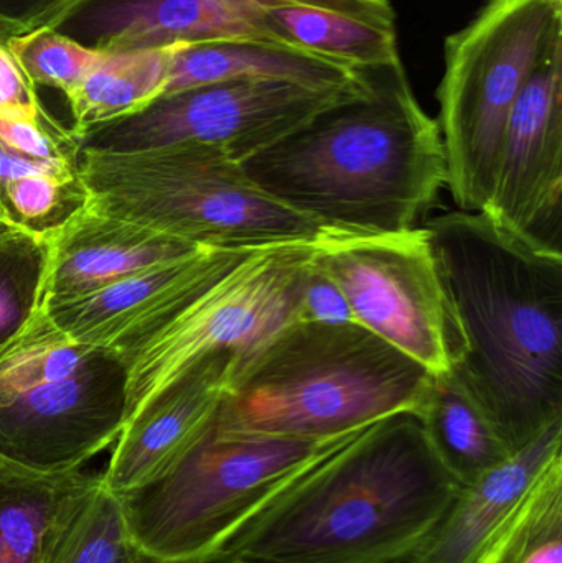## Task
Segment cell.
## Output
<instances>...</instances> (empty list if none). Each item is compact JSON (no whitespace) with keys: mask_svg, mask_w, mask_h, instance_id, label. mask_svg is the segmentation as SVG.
I'll list each match as a JSON object with an SVG mask.
<instances>
[{"mask_svg":"<svg viewBox=\"0 0 562 563\" xmlns=\"http://www.w3.org/2000/svg\"><path fill=\"white\" fill-rule=\"evenodd\" d=\"M426 230L465 336L452 371L518 452L562 420V253L484 213L452 211Z\"/></svg>","mask_w":562,"mask_h":563,"instance_id":"obj_1","label":"cell"},{"mask_svg":"<svg viewBox=\"0 0 562 563\" xmlns=\"http://www.w3.org/2000/svg\"><path fill=\"white\" fill-rule=\"evenodd\" d=\"M362 91L317 112L241 164L271 197L320 223L356 233H403L448 185L438 121L405 65L365 69Z\"/></svg>","mask_w":562,"mask_h":563,"instance_id":"obj_2","label":"cell"},{"mask_svg":"<svg viewBox=\"0 0 562 563\" xmlns=\"http://www.w3.org/2000/svg\"><path fill=\"white\" fill-rule=\"evenodd\" d=\"M461 488L418 417L396 413L300 476L221 554L240 563L409 562Z\"/></svg>","mask_w":562,"mask_h":563,"instance_id":"obj_3","label":"cell"},{"mask_svg":"<svg viewBox=\"0 0 562 563\" xmlns=\"http://www.w3.org/2000/svg\"><path fill=\"white\" fill-rule=\"evenodd\" d=\"M434 374L359 323H294L243 360L214 420L224 435L327 440L419 409Z\"/></svg>","mask_w":562,"mask_h":563,"instance_id":"obj_4","label":"cell"},{"mask_svg":"<svg viewBox=\"0 0 562 563\" xmlns=\"http://www.w3.org/2000/svg\"><path fill=\"white\" fill-rule=\"evenodd\" d=\"M78 184L88 210L194 246L253 251L320 244L346 231L280 203L217 145L82 151Z\"/></svg>","mask_w":562,"mask_h":563,"instance_id":"obj_5","label":"cell"},{"mask_svg":"<svg viewBox=\"0 0 562 563\" xmlns=\"http://www.w3.org/2000/svg\"><path fill=\"white\" fill-rule=\"evenodd\" d=\"M362 430L304 440L224 435L213 423L172 468L118 496L137 563L217 558L274 499Z\"/></svg>","mask_w":562,"mask_h":563,"instance_id":"obj_6","label":"cell"},{"mask_svg":"<svg viewBox=\"0 0 562 563\" xmlns=\"http://www.w3.org/2000/svg\"><path fill=\"white\" fill-rule=\"evenodd\" d=\"M125 416V369L104 347L63 333L42 307L0 346V460L68 473L114 445Z\"/></svg>","mask_w":562,"mask_h":563,"instance_id":"obj_7","label":"cell"},{"mask_svg":"<svg viewBox=\"0 0 562 563\" xmlns=\"http://www.w3.org/2000/svg\"><path fill=\"white\" fill-rule=\"evenodd\" d=\"M562 43V0H487L444 43L438 125L459 210L482 213L515 102Z\"/></svg>","mask_w":562,"mask_h":563,"instance_id":"obj_8","label":"cell"},{"mask_svg":"<svg viewBox=\"0 0 562 563\" xmlns=\"http://www.w3.org/2000/svg\"><path fill=\"white\" fill-rule=\"evenodd\" d=\"M317 244L251 251L177 314L119 354L125 369L124 429L198 363L220 351L234 360L297 321L300 277Z\"/></svg>","mask_w":562,"mask_h":563,"instance_id":"obj_9","label":"cell"},{"mask_svg":"<svg viewBox=\"0 0 562 563\" xmlns=\"http://www.w3.org/2000/svg\"><path fill=\"white\" fill-rule=\"evenodd\" d=\"M313 260L342 288L356 323L429 373L461 363L464 331L426 228L343 231L317 244Z\"/></svg>","mask_w":562,"mask_h":563,"instance_id":"obj_10","label":"cell"},{"mask_svg":"<svg viewBox=\"0 0 562 563\" xmlns=\"http://www.w3.org/2000/svg\"><path fill=\"white\" fill-rule=\"evenodd\" d=\"M353 89H316L287 81L233 79L165 92L144 108L73 132L79 152L152 151L180 144L217 145L243 164L276 144Z\"/></svg>","mask_w":562,"mask_h":563,"instance_id":"obj_11","label":"cell"},{"mask_svg":"<svg viewBox=\"0 0 562 563\" xmlns=\"http://www.w3.org/2000/svg\"><path fill=\"white\" fill-rule=\"evenodd\" d=\"M284 5L396 19L392 0H66L45 25L99 53L213 40L274 42L266 15Z\"/></svg>","mask_w":562,"mask_h":563,"instance_id":"obj_12","label":"cell"},{"mask_svg":"<svg viewBox=\"0 0 562 563\" xmlns=\"http://www.w3.org/2000/svg\"><path fill=\"white\" fill-rule=\"evenodd\" d=\"M562 43L515 102L482 213L502 230L561 251Z\"/></svg>","mask_w":562,"mask_h":563,"instance_id":"obj_13","label":"cell"},{"mask_svg":"<svg viewBox=\"0 0 562 563\" xmlns=\"http://www.w3.org/2000/svg\"><path fill=\"white\" fill-rule=\"evenodd\" d=\"M250 253L201 247L98 290L40 307L71 340L104 347L119 356L158 330Z\"/></svg>","mask_w":562,"mask_h":563,"instance_id":"obj_14","label":"cell"},{"mask_svg":"<svg viewBox=\"0 0 562 563\" xmlns=\"http://www.w3.org/2000/svg\"><path fill=\"white\" fill-rule=\"evenodd\" d=\"M234 353L220 351L198 363L115 440L101 483L125 495L184 459L213 427L230 383Z\"/></svg>","mask_w":562,"mask_h":563,"instance_id":"obj_15","label":"cell"},{"mask_svg":"<svg viewBox=\"0 0 562 563\" xmlns=\"http://www.w3.org/2000/svg\"><path fill=\"white\" fill-rule=\"evenodd\" d=\"M42 231L46 264L40 305L79 297L201 250L177 238L95 213L82 203Z\"/></svg>","mask_w":562,"mask_h":563,"instance_id":"obj_16","label":"cell"},{"mask_svg":"<svg viewBox=\"0 0 562 563\" xmlns=\"http://www.w3.org/2000/svg\"><path fill=\"white\" fill-rule=\"evenodd\" d=\"M562 455V420L464 485L411 563H475L543 470Z\"/></svg>","mask_w":562,"mask_h":563,"instance_id":"obj_17","label":"cell"},{"mask_svg":"<svg viewBox=\"0 0 562 563\" xmlns=\"http://www.w3.org/2000/svg\"><path fill=\"white\" fill-rule=\"evenodd\" d=\"M233 79H267L316 89H353L363 73L307 49L267 40H213L168 48L164 92Z\"/></svg>","mask_w":562,"mask_h":563,"instance_id":"obj_18","label":"cell"},{"mask_svg":"<svg viewBox=\"0 0 562 563\" xmlns=\"http://www.w3.org/2000/svg\"><path fill=\"white\" fill-rule=\"evenodd\" d=\"M101 475L38 473L0 460V563H46L69 515Z\"/></svg>","mask_w":562,"mask_h":563,"instance_id":"obj_19","label":"cell"},{"mask_svg":"<svg viewBox=\"0 0 562 563\" xmlns=\"http://www.w3.org/2000/svg\"><path fill=\"white\" fill-rule=\"evenodd\" d=\"M266 29L274 42L307 49L355 71L403 63L396 19L284 5L267 13Z\"/></svg>","mask_w":562,"mask_h":563,"instance_id":"obj_20","label":"cell"},{"mask_svg":"<svg viewBox=\"0 0 562 563\" xmlns=\"http://www.w3.org/2000/svg\"><path fill=\"white\" fill-rule=\"evenodd\" d=\"M415 416L442 465L462 486L511 455L485 410L454 371L434 374Z\"/></svg>","mask_w":562,"mask_h":563,"instance_id":"obj_21","label":"cell"},{"mask_svg":"<svg viewBox=\"0 0 562 563\" xmlns=\"http://www.w3.org/2000/svg\"><path fill=\"white\" fill-rule=\"evenodd\" d=\"M168 48L129 53H99L81 85L66 98L71 131L131 114L164 92Z\"/></svg>","mask_w":562,"mask_h":563,"instance_id":"obj_22","label":"cell"},{"mask_svg":"<svg viewBox=\"0 0 562 563\" xmlns=\"http://www.w3.org/2000/svg\"><path fill=\"white\" fill-rule=\"evenodd\" d=\"M475 563H562V455L538 476Z\"/></svg>","mask_w":562,"mask_h":563,"instance_id":"obj_23","label":"cell"},{"mask_svg":"<svg viewBox=\"0 0 562 563\" xmlns=\"http://www.w3.org/2000/svg\"><path fill=\"white\" fill-rule=\"evenodd\" d=\"M46 563H137L121 503L101 482L73 509Z\"/></svg>","mask_w":562,"mask_h":563,"instance_id":"obj_24","label":"cell"},{"mask_svg":"<svg viewBox=\"0 0 562 563\" xmlns=\"http://www.w3.org/2000/svg\"><path fill=\"white\" fill-rule=\"evenodd\" d=\"M45 264L42 230L0 224V346L15 336L40 307Z\"/></svg>","mask_w":562,"mask_h":563,"instance_id":"obj_25","label":"cell"},{"mask_svg":"<svg viewBox=\"0 0 562 563\" xmlns=\"http://www.w3.org/2000/svg\"><path fill=\"white\" fill-rule=\"evenodd\" d=\"M73 185H79L78 161H40L0 144V205L16 223L52 217Z\"/></svg>","mask_w":562,"mask_h":563,"instance_id":"obj_26","label":"cell"},{"mask_svg":"<svg viewBox=\"0 0 562 563\" xmlns=\"http://www.w3.org/2000/svg\"><path fill=\"white\" fill-rule=\"evenodd\" d=\"M3 43L35 88L56 89L65 98L78 89L98 56L46 25Z\"/></svg>","mask_w":562,"mask_h":563,"instance_id":"obj_27","label":"cell"},{"mask_svg":"<svg viewBox=\"0 0 562 563\" xmlns=\"http://www.w3.org/2000/svg\"><path fill=\"white\" fill-rule=\"evenodd\" d=\"M297 321L326 324L356 323L342 288L317 264L313 253L300 277Z\"/></svg>","mask_w":562,"mask_h":563,"instance_id":"obj_28","label":"cell"},{"mask_svg":"<svg viewBox=\"0 0 562 563\" xmlns=\"http://www.w3.org/2000/svg\"><path fill=\"white\" fill-rule=\"evenodd\" d=\"M35 89L0 40V119L55 124Z\"/></svg>","mask_w":562,"mask_h":563,"instance_id":"obj_29","label":"cell"},{"mask_svg":"<svg viewBox=\"0 0 562 563\" xmlns=\"http://www.w3.org/2000/svg\"><path fill=\"white\" fill-rule=\"evenodd\" d=\"M66 0H0V40L25 35L45 25Z\"/></svg>","mask_w":562,"mask_h":563,"instance_id":"obj_30","label":"cell"},{"mask_svg":"<svg viewBox=\"0 0 562 563\" xmlns=\"http://www.w3.org/2000/svg\"><path fill=\"white\" fill-rule=\"evenodd\" d=\"M200 563H240V562L233 561V559L228 558V555L220 554V555H217V558L208 559V561L200 562Z\"/></svg>","mask_w":562,"mask_h":563,"instance_id":"obj_31","label":"cell"},{"mask_svg":"<svg viewBox=\"0 0 562 563\" xmlns=\"http://www.w3.org/2000/svg\"><path fill=\"white\" fill-rule=\"evenodd\" d=\"M0 224H19L16 223V221H13L12 218L9 217V214H7V211L3 210L2 205H0Z\"/></svg>","mask_w":562,"mask_h":563,"instance_id":"obj_32","label":"cell"}]
</instances>
